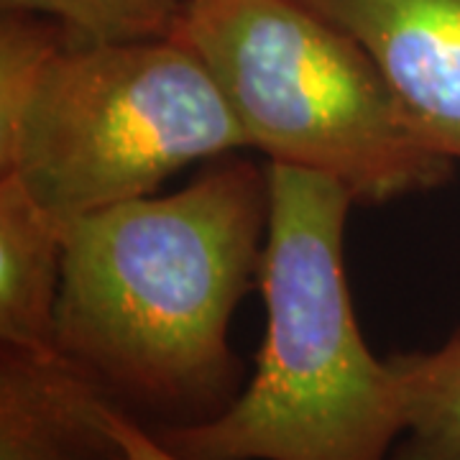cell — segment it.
<instances>
[{"label": "cell", "instance_id": "cell-1", "mask_svg": "<svg viewBox=\"0 0 460 460\" xmlns=\"http://www.w3.org/2000/svg\"><path fill=\"white\" fill-rule=\"evenodd\" d=\"M269 213V169L220 159L180 192L69 220L57 350L148 429L217 417L241 392L230 320Z\"/></svg>", "mask_w": 460, "mask_h": 460}, {"label": "cell", "instance_id": "cell-2", "mask_svg": "<svg viewBox=\"0 0 460 460\" xmlns=\"http://www.w3.org/2000/svg\"><path fill=\"white\" fill-rule=\"evenodd\" d=\"M238 148L230 102L174 36L87 41L49 18L3 16L0 174L62 223Z\"/></svg>", "mask_w": 460, "mask_h": 460}, {"label": "cell", "instance_id": "cell-3", "mask_svg": "<svg viewBox=\"0 0 460 460\" xmlns=\"http://www.w3.org/2000/svg\"><path fill=\"white\" fill-rule=\"evenodd\" d=\"M269 181L256 371L213 420L151 432L181 460H389L402 435L399 381L363 341L345 279L356 199L299 166L271 162Z\"/></svg>", "mask_w": 460, "mask_h": 460}, {"label": "cell", "instance_id": "cell-4", "mask_svg": "<svg viewBox=\"0 0 460 460\" xmlns=\"http://www.w3.org/2000/svg\"><path fill=\"white\" fill-rule=\"evenodd\" d=\"M172 36L210 69L248 148L363 205L443 187L453 159L414 126L361 44L299 0H187Z\"/></svg>", "mask_w": 460, "mask_h": 460}, {"label": "cell", "instance_id": "cell-5", "mask_svg": "<svg viewBox=\"0 0 460 460\" xmlns=\"http://www.w3.org/2000/svg\"><path fill=\"white\" fill-rule=\"evenodd\" d=\"M350 33L414 126L460 162V0H299Z\"/></svg>", "mask_w": 460, "mask_h": 460}, {"label": "cell", "instance_id": "cell-6", "mask_svg": "<svg viewBox=\"0 0 460 460\" xmlns=\"http://www.w3.org/2000/svg\"><path fill=\"white\" fill-rule=\"evenodd\" d=\"M118 411L59 350L0 348V460H111Z\"/></svg>", "mask_w": 460, "mask_h": 460}, {"label": "cell", "instance_id": "cell-7", "mask_svg": "<svg viewBox=\"0 0 460 460\" xmlns=\"http://www.w3.org/2000/svg\"><path fill=\"white\" fill-rule=\"evenodd\" d=\"M65 226L13 174H0V343L5 348L57 350Z\"/></svg>", "mask_w": 460, "mask_h": 460}, {"label": "cell", "instance_id": "cell-8", "mask_svg": "<svg viewBox=\"0 0 460 460\" xmlns=\"http://www.w3.org/2000/svg\"><path fill=\"white\" fill-rule=\"evenodd\" d=\"M402 435L389 460H460V330L435 350L392 353Z\"/></svg>", "mask_w": 460, "mask_h": 460}, {"label": "cell", "instance_id": "cell-9", "mask_svg": "<svg viewBox=\"0 0 460 460\" xmlns=\"http://www.w3.org/2000/svg\"><path fill=\"white\" fill-rule=\"evenodd\" d=\"M3 13L49 18L87 41L162 39L177 29L187 0H0Z\"/></svg>", "mask_w": 460, "mask_h": 460}, {"label": "cell", "instance_id": "cell-10", "mask_svg": "<svg viewBox=\"0 0 460 460\" xmlns=\"http://www.w3.org/2000/svg\"><path fill=\"white\" fill-rule=\"evenodd\" d=\"M113 435L118 450L111 460H181L128 411L120 410L113 417Z\"/></svg>", "mask_w": 460, "mask_h": 460}]
</instances>
